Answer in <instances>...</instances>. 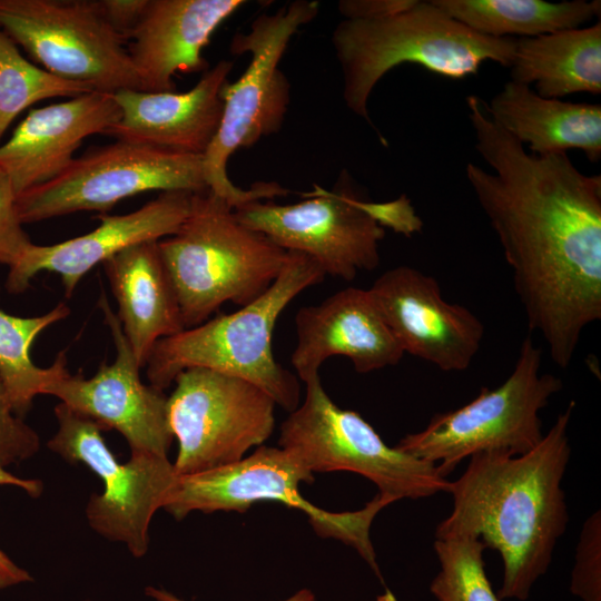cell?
<instances>
[{"label":"cell","mask_w":601,"mask_h":601,"mask_svg":"<svg viewBox=\"0 0 601 601\" xmlns=\"http://www.w3.org/2000/svg\"><path fill=\"white\" fill-rule=\"evenodd\" d=\"M325 276L312 257L289 250L276 280L256 299L158 341L145 365L150 385L164 391L180 372L203 367L248 381L276 405L294 411L299 405V384L275 359L272 336L287 305Z\"/></svg>","instance_id":"obj_4"},{"label":"cell","mask_w":601,"mask_h":601,"mask_svg":"<svg viewBox=\"0 0 601 601\" xmlns=\"http://www.w3.org/2000/svg\"><path fill=\"white\" fill-rule=\"evenodd\" d=\"M318 13V2L295 0L274 13H262L248 32H236L229 50L250 55L244 73L221 88L223 114L218 130L203 155L207 188L233 208L246 203L274 199L287 194L277 183H255L249 189L235 186L227 164L242 148L278 132L290 101V83L279 62L292 37Z\"/></svg>","instance_id":"obj_6"},{"label":"cell","mask_w":601,"mask_h":601,"mask_svg":"<svg viewBox=\"0 0 601 601\" xmlns=\"http://www.w3.org/2000/svg\"><path fill=\"white\" fill-rule=\"evenodd\" d=\"M511 81L544 98L601 93V22L515 40Z\"/></svg>","instance_id":"obj_24"},{"label":"cell","mask_w":601,"mask_h":601,"mask_svg":"<svg viewBox=\"0 0 601 601\" xmlns=\"http://www.w3.org/2000/svg\"><path fill=\"white\" fill-rule=\"evenodd\" d=\"M416 0H341L337 4L345 20H378L411 8Z\"/></svg>","instance_id":"obj_34"},{"label":"cell","mask_w":601,"mask_h":601,"mask_svg":"<svg viewBox=\"0 0 601 601\" xmlns=\"http://www.w3.org/2000/svg\"><path fill=\"white\" fill-rule=\"evenodd\" d=\"M486 112L531 154L545 156L580 149L597 162L601 158V105L544 98L530 86L508 81L490 101Z\"/></svg>","instance_id":"obj_23"},{"label":"cell","mask_w":601,"mask_h":601,"mask_svg":"<svg viewBox=\"0 0 601 601\" xmlns=\"http://www.w3.org/2000/svg\"><path fill=\"white\" fill-rule=\"evenodd\" d=\"M515 40L477 33L433 1L378 20H342L332 32L345 106L371 122L367 102L376 83L393 68L415 63L450 79L479 72L491 60L511 68Z\"/></svg>","instance_id":"obj_3"},{"label":"cell","mask_w":601,"mask_h":601,"mask_svg":"<svg viewBox=\"0 0 601 601\" xmlns=\"http://www.w3.org/2000/svg\"><path fill=\"white\" fill-rule=\"evenodd\" d=\"M243 0H148L127 51L144 91H174L177 73L205 72L203 56L216 29Z\"/></svg>","instance_id":"obj_21"},{"label":"cell","mask_w":601,"mask_h":601,"mask_svg":"<svg viewBox=\"0 0 601 601\" xmlns=\"http://www.w3.org/2000/svg\"><path fill=\"white\" fill-rule=\"evenodd\" d=\"M314 480V473L288 451L260 445L236 463L178 475L162 509L181 520L193 511L243 513L262 501L280 502L303 511L319 536L333 538L354 548L384 583L370 531L376 515L393 501L377 493L357 511H325L299 494V484Z\"/></svg>","instance_id":"obj_8"},{"label":"cell","mask_w":601,"mask_h":601,"mask_svg":"<svg viewBox=\"0 0 601 601\" xmlns=\"http://www.w3.org/2000/svg\"><path fill=\"white\" fill-rule=\"evenodd\" d=\"M471 30L493 38H531L581 28L600 18L599 0H432Z\"/></svg>","instance_id":"obj_25"},{"label":"cell","mask_w":601,"mask_h":601,"mask_svg":"<svg viewBox=\"0 0 601 601\" xmlns=\"http://www.w3.org/2000/svg\"><path fill=\"white\" fill-rule=\"evenodd\" d=\"M99 306L116 347L114 363H102L89 378L68 373L48 386L72 411L96 422L102 430H117L131 454L168 457L174 435L164 391L141 382L139 370L121 324L101 293Z\"/></svg>","instance_id":"obj_15"},{"label":"cell","mask_w":601,"mask_h":601,"mask_svg":"<svg viewBox=\"0 0 601 601\" xmlns=\"http://www.w3.org/2000/svg\"><path fill=\"white\" fill-rule=\"evenodd\" d=\"M117 317L140 367L158 341L185 329L175 286L158 242L132 245L104 263Z\"/></svg>","instance_id":"obj_22"},{"label":"cell","mask_w":601,"mask_h":601,"mask_svg":"<svg viewBox=\"0 0 601 601\" xmlns=\"http://www.w3.org/2000/svg\"><path fill=\"white\" fill-rule=\"evenodd\" d=\"M17 211V194L9 177L0 170V264L9 268L31 246Z\"/></svg>","instance_id":"obj_31"},{"label":"cell","mask_w":601,"mask_h":601,"mask_svg":"<svg viewBox=\"0 0 601 601\" xmlns=\"http://www.w3.org/2000/svg\"><path fill=\"white\" fill-rule=\"evenodd\" d=\"M203 156L116 140L75 157L53 179L17 196L22 224L77 211L105 213L146 191L206 190Z\"/></svg>","instance_id":"obj_10"},{"label":"cell","mask_w":601,"mask_h":601,"mask_svg":"<svg viewBox=\"0 0 601 601\" xmlns=\"http://www.w3.org/2000/svg\"><path fill=\"white\" fill-rule=\"evenodd\" d=\"M486 548L480 538L471 535L435 539L440 571L430 591L436 601H500L485 573Z\"/></svg>","instance_id":"obj_28"},{"label":"cell","mask_w":601,"mask_h":601,"mask_svg":"<svg viewBox=\"0 0 601 601\" xmlns=\"http://www.w3.org/2000/svg\"><path fill=\"white\" fill-rule=\"evenodd\" d=\"M359 206L380 226L388 227L395 233L411 237L423 228V221L416 214L411 200L402 195L395 200L385 203H374L359 200Z\"/></svg>","instance_id":"obj_32"},{"label":"cell","mask_w":601,"mask_h":601,"mask_svg":"<svg viewBox=\"0 0 601 601\" xmlns=\"http://www.w3.org/2000/svg\"><path fill=\"white\" fill-rule=\"evenodd\" d=\"M541 356L531 335L525 336L501 385L482 387L467 404L435 414L425 428L406 434L395 447L435 464L445 477L476 453L531 451L543 437L539 413L563 386L560 377L540 373Z\"/></svg>","instance_id":"obj_7"},{"label":"cell","mask_w":601,"mask_h":601,"mask_svg":"<svg viewBox=\"0 0 601 601\" xmlns=\"http://www.w3.org/2000/svg\"><path fill=\"white\" fill-rule=\"evenodd\" d=\"M404 353L444 372L470 367L484 337V325L467 307L442 296L431 275L400 265L368 289Z\"/></svg>","instance_id":"obj_16"},{"label":"cell","mask_w":601,"mask_h":601,"mask_svg":"<svg viewBox=\"0 0 601 601\" xmlns=\"http://www.w3.org/2000/svg\"><path fill=\"white\" fill-rule=\"evenodd\" d=\"M69 314L70 309L65 303L33 317L10 315L0 308V377L16 415H23L37 395L46 394L49 385L69 373L63 352L49 367H39L31 358V347L37 336Z\"/></svg>","instance_id":"obj_26"},{"label":"cell","mask_w":601,"mask_h":601,"mask_svg":"<svg viewBox=\"0 0 601 601\" xmlns=\"http://www.w3.org/2000/svg\"><path fill=\"white\" fill-rule=\"evenodd\" d=\"M105 21L120 37H128L139 21L148 0H97Z\"/></svg>","instance_id":"obj_35"},{"label":"cell","mask_w":601,"mask_h":601,"mask_svg":"<svg viewBox=\"0 0 601 601\" xmlns=\"http://www.w3.org/2000/svg\"><path fill=\"white\" fill-rule=\"evenodd\" d=\"M58 430L48 447L70 463H82L104 483V492L93 494L86 508L90 526L102 536L126 544L140 558L149 548V525L162 509L177 473L168 457L131 454L119 463L108 449L96 422L63 403L55 407Z\"/></svg>","instance_id":"obj_13"},{"label":"cell","mask_w":601,"mask_h":601,"mask_svg":"<svg viewBox=\"0 0 601 601\" xmlns=\"http://www.w3.org/2000/svg\"><path fill=\"white\" fill-rule=\"evenodd\" d=\"M146 594L157 601H184L166 590L156 589L152 587L146 588ZM285 601H317V599L311 590L302 589Z\"/></svg>","instance_id":"obj_36"},{"label":"cell","mask_w":601,"mask_h":601,"mask_svg":"<svg viewBox=\"0 0 601 601\" xmlns=\"http://www.w3.org/2000/svg\"><path fill=\"white\" fill-rule=\"evenodd\" d=\"M193 194L164 191L140 208L125 215H98L100 225L88 234L52 245H36L9 268L6 288L19 294L30 287L40 272L58 274L66 296L98 264L140 243L159 242L174 235L187 218Z\"/></svg>","instance_id":"obj_17"},{"label":"cell","mask_w":601,"mask_h":601,"mask_svg":"<svg viewBox=\"0 0 601 601\" xmlns=\"http://www.w3.org/2000/svg\"><path fill=\"white\" fill-rule=\"evenodd\" d=\"M0 30L59 78L98 92L144 91L97 0H0Z\"/></svg>","instance_id":"obj_11"},{"label":"cell","mask_w":601,"mask_h":601,"mask_svg":"<svg viewBox=\"0 0 601 601\" xmlns=\"http://www.w3.org/2000/svg\"><path fill=\"white\" fill-rule=\"evenodd\" d=\"M475 149L493 173L466 177L512 268L530 332L566 368L584 328L601 318V175L566 152L536 156L503 130L485 101L466 98Z\"/></svg>","instance_id":"obj_1"},{"label":"cell","mask_w":601,"mask_h":601,"mask_svg":"<svg viewBox=\"0 0 601 601\" xmlns=\"http://www.w3.org/2000/svg\"><path fill=\"white\" fill-rule=\"evenodd\" d=\"M233 66L229 60L218 61L185 92H114L120 118L105 134L116 140L203 156L218 130L223 114L220 92Z\"/></svg>","instance_id":"obj_19"},{"label":"cell","mask_w":601,"mask_h":601,"mask_svg":"<svg viewBox=\"0 0 601 601\" xmlns=\"http://www.w3.org/2000/svg\"><path fill=\"white\" fill-rule=\"evenodd\" d=\"M40 447V439L35 430L12 411L8 391L0 377V464L24 461Z\"/></svg>","instance_id":"obj_30"},{"label":"cell","mask_w":601,"mask_h":601,"mask_svg":"<svg viewBox=\"0 0 601 601\" xmlns=\"http://www.w3.org/2000/svg\"><path fill=\"white\" fill-rule=\"evenodd\" d=\"M305 386L303 403L280 425L278 444L312 473H357L393 502L449 491L451 482L435 464L388 446L357 412L338 407L319 375Z\"/></svg>","instance_id":"obj_9"},{"label":"cell","mask_w":601,"mask_h":601,"mask_svg":"<svg viewBox=\"0 0 601 601\" xmlns=\"http://www.w3.org/2000/svg\"><path fill=\"white\" fill-rule=\"evenodd\" d=\"M92 92L59 78L26 59L18 45L0 30V141L12 121L31 105L50 98Z\"/></svg>","instance_id":"obj_27"},{"label":"cell","mask_w":601,"mask_h":601,"mask_svg":"<svg viewBox=\"0 0 601 601\" xmlns=\"http://www.w3.org/2000/svg\"><path fill=\"white\" fill-rule=\"evenodd\" d=\"M570 591L581 601H601V513L584 521L575 550Z\"/></svg>","instance_id":"obj_29"},{"label":"cell","mask_w":601,"mask_h":601,"mask_svg":"<svg viewBox=\"0 0 601 601\" xmlns=\"http://www.w3.org/2000/svg\"><path fill=\"white\" fill-rule=\"evenodd\" d=\"M574 407L571 401L531 451L476 453L450 483L453 508L436 526L435 539L471 535L496 550L503 562L499 599L529 598L565 531L562 480L571 456L568 428Z\"/></svg>","instance_id":"obj_2"},{"label":"cell","mask_w":601,"mask_h":601,"mask_svg":"<svg viewBox=\"0 0 601 601\" xmlns=\"http://www.w3.org/2000/svg\"><path fill=\"white\" fill-rule=\"evenodd\" d=\"M3 484L18 486L32 497H38L42 491L41 481L18 477L7 472L0 464V485ZM30 580V574L18 566L3 551L0 550V589Z\"/></svg>","instance_id":"obj_33"},{"label":"cell","mask_w":601,"mask_h":601,"mask_svg":"<svg viewBox=\"0 0 601 601\" xmlns=\"http://www.w3.org/2000/svg\"><path fill=\"white\" fill-rule=\"evenodd\" d=\"M327 191L318 186L304 200L280 205L255 200L234 208L236 218L286 250L312 257L325 275L353 280L380 264L385 229L359 206L351 189Z\"/></svg>","instance_id":"obj_14"},{"label":"cell","mask_w":601,"mask_h":601,"mask_svg":"<svg viewBox=\"0 0 601 601\" xmlns=\"http://www.w3.org/2000/svg\"><path fill=\"white\" fill-rule=\"evenodd\" d=\"M158 247L185 328L204 323L226 302L242 307L256 299L289 256V250L240 223L234 208L209 189L193 194L187 218Z\"/></svg>","instance_id":"obj_5"},{"label":"cell","mask_w":601,"mask_h":601,"mask_svg":"<svg viewBox=\"0 0 601 601\" xmlns=\"http://www.w3.org/2000/svg\"><path fill=\"white\" fill-rule=\"evenodd\" d=\"M174 382L167 415L178 442L177 475L236 463L272 435L276 403L257 385L203 367L187 368Z\"/></svg>","instance_id":"obj_12"},{"label":"cell","mask_w":601,"mask_h":601,"mask_svg":"<svg viewBox=\"0 0 601 601\" xmlns=\"http://www.w3.org/2000/svg\"><path fill=\"white\" fill-rule=\"evenodd\" d=\"M297 342L290 363L305 383L332 356H345L357 373L396 365L404 351L368 289L346 287L295 316Z\"/></svg>","instance_id":"obj_18"},{"label":"cell","mask_w":601,"mask_h":601,"mask_svg":"<svg viewBox=\"0 0 601 601\" xmlns=\"http://www.w3.org/2000/svg\"><path fill=\"white\" fill-rule=\"evenodd\" d=\"M120 118L112 93L92 91L31 109L0 145V170L18 195L61 174L81 142Z\"/></svg>","instance_id":"obj_20"}]
</instances>
